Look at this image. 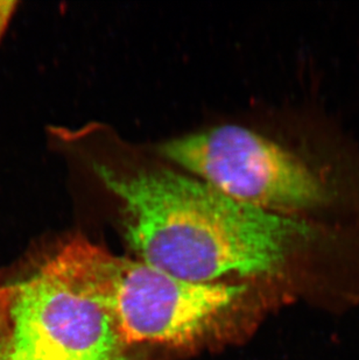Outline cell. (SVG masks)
<instances>
[{
	"mask_svg": "<svg viewBox=\"0 0 359 360\" xmlns=\"http://www.w3.org/2000/svg\"><path fill=\"white\" fill-rule=\"evenodd\" d=\"M160 150L227 196L264 210L298 216L332 212L342 200L332 175L239 126L181 136L163 143Z\"/></svg>",
	"mask_w": 359,
	"mask_h": 360,
	"instance_id": "3957f363",
	"label": "cell"
},
{
	"mask_svg": "<svg viewBox=\"0 0 359 360\" xmlns=\"http://www.w3.org/2000/svg\"><path fill=\"white\" fill-rule=\"evenodd\" d=\"M0 360H10V358L4 357L3 354H0Z\"/></svg>",
	"mask_w": 359,
	"mask_h": 360,
	"instance_id": "8992f818",
	"label": "cell"
},
{
	"mask_svg": "<svg viewBox=\"0 0 359 360\" xmlns=\"http://www.w3.org/2000/svg\"><path fill=\"white\" fill-rule=\"evenodd\" d=\"M12 289L10 360H126L111 319L58 250Z\"/></svg>",
	"mask_w": 359,
	"mask_h": 360,
	"instance_id": "277c9868",
	"label": "cell"
},
{
	"mask_svg": "<svg viewBox=\"0 0 359 360\" xmlns=\"http://www.w3.org/2000/svg\"><path fill=\"white\" fill-rule=\"evenodd\" d=\"M94 169L122 204L126 239L149 265L196 283L229 276L300 282L330 314L359 307L357 223L264 210L172 170Z\"/></svg>",
	"mask_w": 359,
	"mask_h": 360,
	"instance_id": "6da1fadb",
	"label": "cell"
},
{
	"mask_svg": "<svg viewBox=\"0 0 359 360\" xmlns=\"http://www.w3.org/2000/svg\"><path fill=\"white\" fill-rule=\"evenodd\" d=\"M18 1H0V44L6 34L14 14L17 13Z\"/></svg>",
	"mask_w": 359,
	"mask_h": 360,
	"instance_id": "5b68a950",
	"label": "cell"
},
{
	"mask_svg": "<svg viewBox=\"0 0 359 360\" xmlns=\"http://www.w3.org/2000/svg\"><path fill=\"white\" fill-rule=\"evenodd\" d=\"M83 288L104 308L122 344L181 345L199 338L244 285L196 283L74 238L58 248Z\"/></svg>",
	"mask_w": 359,
	"mask_h": 360,
	"instance_id": "7a4b0ae2",
	"label": "cell"
}]
</instances>
